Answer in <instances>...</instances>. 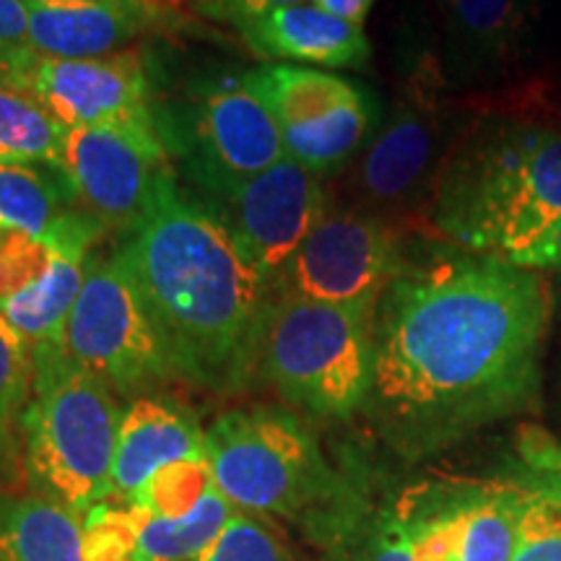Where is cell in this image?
Wrapping results in <instances>:
<instances>
[{
    "label": "cell",
    "mask_w": 561,
    "mask_h": 561,
    "mask_svg": "<svg viewBox=\"0 0 561 561\" xmlns=\"http://www.w3.org/2000/svg\"><path fill=\"white\" fill-rule=\"evenodd\" d=\"M551 318L543 273L458 248L403 263L377 301L364 409L409 455L512 416L541 388Z\"/></svg>",
    "instance_id": "6da1fadb"
},
{
    "label": "cell",
    "mask_w": 561,
    "mask_h": 561,
    "mask_svg": "<svg viewBox=\"0 0 561 561\" xmlns=\"http://www.w3.org/2000/svg\"><path fill=\"white\" fill-rule=\"evenodd\" d=\"M172 375L237 390L257 371L273 286L214 208L178 180L123 244Z\"/></svg>",
    "instance_id": "7a4b0ae2"
},
{
    "label": "cell",
    "mask_w": 561,
    "mask_h": 561,
    "mask_svg": "<svg viewBox=\"0 0 561 561\" xmlns=\"http://www.w3.org/2000/svg\"><path fill=\"white\" fill-rule=\"evenodd\" d=\"M426 210L458 250L515 263L561 221V130L483 112L455 144Z\"/></svg>",
    "instance_id": "3957f363"
},
{
    "label": "cell",
    "mask_w": 561,
    "mask_h": 561,
    "mask_svg": "<svg viewBox=\"0 0 561 561\" xmlns=\"http://www.w3.org/2000/svg\"><path fill=\"white\" fill-rule=\"evenodd\" d=\"M32 396L21 413V460L39 496L87 515L112 496L123 411L60 343L32 346Z\"/></svg>",
    "instance_id": "277c9868"
},
{
    "label": "cell",
    "mask_w": 561,
    "mask_h": 561,
    "mask_svg": "<svg viewBox=\"0 0 561 561\" xmlns=\"http://www.w3.org/2000/svg\"><path fill=\"white\" fill-rule=\"evenodd\" d=\"M375 310L276 294L265 314L257 371L284 401L312 416H351L369 398Z\"/></svg>",
    "instance_id": "5b68a950"
},
{
    "label": "cell",
    "mask_w": 561,
    "mask_h": 561,
    "mask_svg": "<svg viewBox=\"0 0 561 561\" xmlns=\"http://www.w3.org/2000/svg\"><path fill=\"white\" fill-rule=\"evenodd\" d=\"M206 458L216 489L248 515H294L328 481L318 439L284 409L224 413L206 430Z\"/></svg>",
    "instance_id": "8992f818"
},
{
    "label": "cell",
    "mask_w": 561,
    "mask_h": 561,
    "mask_svg": "<svg viewBox=\"0 0 561 561\" xmlns=\"http://www.w3.org/2000/svg\"><path fill=\"white\" fill-rule=\"evenodd\" d=\"M58 343L79 367L123 396L172 377L123 248L112 255L91 257Z\"/></svg>",
    "instance_id": "52a82bcc"
},
{
    "label": "cell",
    "mask_w": 561,
    "mask_h": 561,
    "mask_svg": "<svg viewBox=\"0 0 561 561\" xmlns=\"http://www.w3.org/2000/svg\"><path fill=\"white\" fill-rule=\"evenodd\" d=\"M242 81L276 121L286 157L320 178L341 170L375 125L367 91L331 70L263 62Z\"/></svg>",
    "instance_id": "ba28073f"
},
{
    "label": "cell",
    "mask_w": 561,
    "mask_h": 561,
    "mask_svg": "<svg viewBox=\"0 0 561 561\" xmlns=\"http://www.w3.org/2000/svg\"><path fill=\"white\" fill-rule=\"evenodd\" d=\"M60 172L76 203L104 229L130 234L174 182L159 121L66 128Z\"/></svg>",
    "instance_id": "9c48e42d"
},
{
    "label": "cell",
    "mask_w": 561,
    "mask_h": 561,
    "mask_svg": "<svg viewBox=\"0 0 561 561\" xmlns=\"http://www.w3.org/2000/svg\"><path fill=\"white\" fill-rule=\"evenodd\" d=\"M442 81L445 76L439 66L430 73H419L364 149L356 170V191L369 208L430 206L434 185L460 140L450 128L455 117H447L442 107Z\"/></svg>",
    "instance_id": "30bf717a"
},
{
    "label": "cell",
    "mask_w": 561,
    "mask_h": 561,
    "mask_svg": "<svg viewBox=\"0 0 561 561\" xmlns=\"http://www.w3.org/2000/svg\"><path fill=\"white\" fill-rule=\"evenodd\" d=\"M401 240L371 210H335L310 231L273 291L322 305L377 307L403 268Z\"/></svg>",
    "instance_id": "8fae6325"
},
{
    "label": "cell",
    "mask_w": 561,
    "mask_h": 561,
    "mask_svg": "<svg viewBox=\"0 0 561 561\" xmlns=\"http://www.w3.org/2000/svg\"><path fill=\"white\" fill-rule=\"evenodd\" d=\"M185 153L195 180L219 195L286 159L268 107L240 79L210 81L185 123Z\"/></svg>",
    "instance_id": "7c38bea8"
},
{
    "label": "cell",
    "mask_w": 561,
    "mask_h": 561,
    "mask_svg": "<svg viewBox=\"0 0 561 561\" xmlns=\"http://www.w3.org/2000/svg\"><path fill=\"white\" fill-rule=\"evenodd\" d=\"M214 198L224 206L216 214L271 286L310 231L328 216L322 178L289 157Z\"/></svg>",
    "instance_id": "4fadbf2b"
},
{
    "label": "cell",
    "mask_w": 561,
    "mask_h": 561,
    "mask_svg": "<svg viewBox=\"0 0 561 561\" xmlns=\"http://www.w3.org/2000/svg\"><path fill=\"white\" fill-rule=\"evenodd\" d=\"M16 81L62 128L157 123L144 60L125 50L110 58H45L32 53Z\"/></svg>",
    "instance_id": "5bb4252c"
},
{
    "label": "cell",
    "mask_w": 561,
    "mask_h": 561,
    "mask_svg": "<svg viewBox=\"0 0 561 561\" xmlns=\"http://www.w3.org/2000/svg\"><path fill=\"white\" fill-rule=\"evenodd\" d=\"M520 507V483H494L396 525L419 561H515Z\"/></svg>",
    "instance_id": "9a60e30c"
},
{
    "label": "cell",
    "mask_w": 561,
    "mask_h": 561,
    "mask_svg": "<svg viewBox=\"0 0 561 561\" xmlns=\"http://www.w3.org/2000/svg\"><path fill=\"white\" fill-rule=\"evenodd\" d=\"M30 45L45 58H110L172 24L167 0H26Z\"/></svg>",
    "instance_id": "2e32d148"
},
{
    "label": "cell",
    "mask_w": 561,
    "mask_h": 561,
    "mask_svg": "<svg viewBox=\"0 0 561 561\" xmlns=\"http://www.w3.org/2000/svg\"><path fill=\"white\" fill-rule=\"evenodd\" d=\"M447 83L496 81L517 68L538 21V0H439Z\"/></svg>",
    "instance_id": "e0dca14e"
},
{
    "label": "cell",
    "mask_w": 561,
    "mask_h": 561,
    "mask_svg": "<svg viewBox=\"0 0 561 561\" xmlns=\"http://www.w3.org/2000/svg\"><path fill=\"white\" fill-rule=\"evenodd\" d=\"M206 458V430L195 413L167 396H138L123 409L112 494L130 502L170 462Z\"/></svg>",
    "instance_id": "ac0fdd59"
},
{
    "label": "cell",
    "mask_w": 561,
    "mask_h": 561,
    "mask_svg": "<svg viewBox=\"0 0 561 561\" xmlns=\"http://www.w3.org/2000/svg\"><path fill=\"white\" fill-rule=\"evenodd\" d=\"M240 34L252 53L273 62L354 70L371 58L364 26L322 11L312 0L252 19Z\"/></svg>",
    "instance_id": "d6986e66"
},
{
    "label": "cell",
    "mask_w": 561,
    "mask_h": 561,
    "mask_svg": "<svg viewBox=\"0 0 561 561\" xmlns=\"http://www.w3.org/2000/svg\"><path fill=\"white\" fill-rule=\"evenodd\" d=\"M0 561H83L81 515L47 496H0Z\"/></svg>",
    "instance_id": "ffe728a7"
},
{
    "label": "cell",
    "mask_w": 561,
    "mask_h": 561,
    "mask_svg": "<svg viewBox=\"0 0 561 561\" xmlns=\"http://www.w3.org/2000/svg\"><path fill=\"white\" fill-rule=\"evenodd\" d=\"M83 214L66 174L39 164L0 161V227L58 240Z\"/></svg>",
    "instance_id": "44dd1931"
},
{
    "label": "cell",
    "mask_w": 561,
    "mask_h": 561,
    "mask_svg": "<svg viewBox=\"0 0 561 561\" xmlns=\"http://www.w3.org/2000/svg\"><path fill=\"white\" fill-rule=\"evenodd\" d=\"M66 128L0 68V161L60 170Z\"/></svg>",
    "instance_id": "7402d4cb"
},
{
    "label": "cell",
    "mask_w": 561,
    "mask_h": 561,
    "mask_svg": "<svg viewBox=\"0 0 561 561\" xmlns=\"http://www.w3.org/2000/svg\"><path fill=\"white\" fill-rule=\"evenodd\" d=\"M528 458L515 561H561V453L536 439Z\"/></svg>",
    "instance_id": "603a6c76"
},
{
    "label": "cell",
    "mask_w": 561,
    "mask_h": 561,
    "mask_svg": "<svg viewBox=\"0 0 561 561\" xmlns=\"http://www.w3.org/2000/svg\"><path fill=\"white\" fill-rule=\"evenodd\" d=\"M128 507L136 515L138 559L144 561H193L237 512L216 486L182 517H159L136 504Z\"/></svg>",
    "instance_id": "cb8c5ba5"
},
{
    "label": "cell",
    "mask_w": 561,
    "mask_h": 561,
    "mask_svg": "<svg viewBox=\"0 0 561 561\" xmlns=\"http://www.w3.org/2000/svg\"><path fill=\"white\" fill-rule=\"evenodd\" d=\"M102 231L104 224L94 219L89 210L58 240H42L30 231L0 227V312L45 284L58 261L62 242L70 237L102 234Z\"/></svg>",
    "instance_id": "d4e9b609"
},
{
    "label": "cell",
    "mask_w": 561,
    "mask_h": 561,
    "mask_svg": "<svg viewBox=\"0 0 561 561\" xmlns=\"http://www.w3.org/2000/svg\"><path fill=\"white\" fill-rule=\"evenodd\" d=\"M32 343L0 314V468L21 447V413L32 396Z\"/></svg>",
    "instance_id": "484cf974"
},
{
    "label": "cell",
    "mask_w": 561,
    "mask_h": 561,
    "mask_svg": "<svg viewBox=\"0 0 561 561\" xmlns=\"http://www.w3.org/2000/svg\"><path fill=\"white\" fill-rule=\"evenodd\" d=\"M214 486L216 483L208 458L180 460L153 473L149 483L128 504H136V507L159 517H182L198 507V502Z\"/></svg>",
    "instance_id": "4316f807"
},
{
    "label": "cell",
    "mask_w": 561,
    "mask_h": 561,
    "mask_svg": "<svg viewBox=\"0 0 561 561\" xmlns=\"http://www.w3.org/2000/svg\"><path fill=\"white\" fill-rule=\"evenodd\" d=\"M193 561H291V553L271 523L237 510L227 528Z\"/></svg>",
    "instance_id": "83f0119b"
},
{
    "label": "cell",
    "mask_w": 561,
    "mask_h": 561,
    "mask_svg": "<svg viewBox=\"0 0 561 561\" xmlns=\"http://www.w3.org/2000/svg\"><path fill=\"white\" fill-rule=\"evenodd\" d=\"M83 561H138V525L133 510L96 504L81 517Z\"/></svg>",
    "instance_id": "f1b7e54d"
},
{
    "label": "cell",
    "mask_w": 561,
    "mask_h": 561,
    "mask_svg": "<svg viewBox=\"0 0 561 561\" xmlns=\"http://www.w3.org/2000/svg\"><path fill=\"white\" fill-rule=\"evenodd\" d=\"M483 112L561 130V76H533L512 83Z\"/></svg>",
    "instance_id": "f546056e"
},
{
    "label": "cell",
    "mask_w": 561,
    "mask_h": 561,
    "mask_svg": "<svg viewBox=\"0 0 561 561\" xmlns=\"http://www.w3.org/2000/svg\"><path fill=\"white\" fill-rule=\"evenodd\" d=\"M32 53L26 0H0V68L11 70L16 79L21 62Z\"/></svg>",
    "instance_id": "4dcf8cb0"
},
{
    "label": "cell",
    "mask_w": 561,
    "mask_h": 561,
    "mask_svg": "<svg viewBox=\"0 0 561 561\" xmlns=\"http://www.w3.org/2000/svg\"><path fill=\"white\" fill-rule=\"evenodd\" d=\"M310 3V0H195V11L201 16L224 21L240 30L242 24H248L252 19H261L265 13L276 9H289V5Z\"/></svg>",
    "instance_id": "1f68e13d"
},
{
    "label": "cell",
    "mask_w": 561,
    "mask_h": 561,
    "mask_svg": "<svg viewBox=\"0 0 561 561\" xmlns=\"http://www.w3.org/2000/svg\"><path fill=\"white\" fill-rule=\"evenodd\" d=\"M517 268L536 271V273H557L561 271V221L546 231L528 252H523L515 263Z\"/></svg>",
    "instance_id": "d6a6232c"
},
{
    "label": "cell",
    "mask_w": 561,
    "mask_h": 561,
    "mask_svg": "<svg viewBox=\"0 0 561 561\" xmlns=\"http://www.w3.org/2000/svg\"><path fill=\"white\" fill-rule=\"evenodd\" d=\"M359 561H419L416 553L411 551V546L405 543V538L398 530L396 520L385 525V528L377 533L375 541L367 546V551L362 553Z\"/></svg>",
    "instance_id": "836d02e7"
},
{
    "label": "cell",
    "mask_w": 561,
    "mask_h": 561,
    "mask_svg": "<svg viewBox=\"0 0 561 561\" xmlns=\"http://www.w3.org/2000/svg\"><path fill=\"white\" fill-rule=\"evenodd\" d=\"M312 3L320 5L322 11L333 13V16L364 26V21H367L375 0H312Z\"/></svg>",
    "instance_id": "e575fe53"
},
{
    "label": "cell",
    "mask_w": 561,
    "mask_h": 561,
    "mask_svg": "<svg viewBox=\"0 0 561 561\" xmlns=\"http://www.w3.org/2000/svg\"><path fill=\"white\" fill-rule=\"evenodd\" d=\"M167 3H178V0H167Z\"/></svg>",
    "instance_id": "d590c367"
},
{
    "label": "cell",
    "mask_w": 561,
    "mask_h": 561,
    "mask_svg": "<svg viewBox=\"0 0 561 561\" xmlns=\"http://www.w3.org/2000/svg\"><path fill=\"white\" fill-rule=\"evenodd\" d=\"M138 561H144V559H138Z\"/></svg>",
    "instance_id": "8d00e7d4"
}]
</instances>
